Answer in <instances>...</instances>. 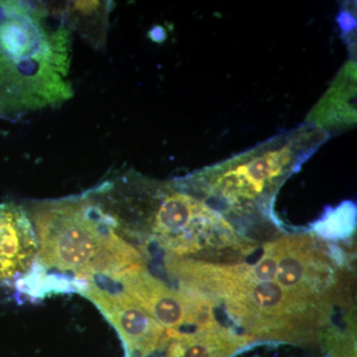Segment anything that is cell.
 Instances as JSON below:
<instances>
[{"label": "cell", "mask_w": 357, "mask_h": 357, "mask_svg": "<svg viewBox=\"0 0 357 357\" xmlns=\"http://www.w3.org/2000/svg\"><path fill=\"white\" fill-rule=\"evenodd\" d=\"M258 259L229 263L168 257L182 290L225 307L252 340L310 344L340 301L342 274L328 249L310 236L268 241Z\"/></svg>", "instance_id": "1"}, {"label": "cell", "mask_w": 357, "mask_h": 357, "mask_svg": "<svg viewBox=\"0 0 357 357\" xmlns=\"http://www.w3.org/2000/svg\"><path fill=\"white\" fill-rule=\"evenodd\" d=\"M93 192L119 220L122 234L146 236L170 257L236 262L256 246L175 180L162 182L128 171Z\"/></svg>", "instance_id": "2"}, {"label": "cell", "mask_w": 357, "mask_h": 357, "mask_svg": "<svg viewBox=\"0 0 357 357\" xmlns=\"http://www.w3.org/2000/svg\"><path fill=\"white\" fill-rule=\"evenodd\" d=\"M72 36L52 2L0 0V119L17 121L74 96Z\"/></svg>", "instance_id": "3"}, {"label": "cell", "mask_w": 357, "mask_h": 357, "mask_svg": "<svg viewBox=\"0 0 357 357\" xmlns=\"http://www.w3.org/2000/svg\"><path fill=\"white\" fill-rule=\"evenodd\" d=\"M328 138L325 129L304 123L175 181L231 225L275 223L272 204L277 192Z\"/></svg>", "instance_id": "4"}, {"label": "cell", "mask_w": 357, "mask_h": 357, "mask_svg": "<svg viewBox=\"0 0 357 357\" xmlns=\"http://www.w3.org/2000/svg\"><path fill=\"white\" fill-rule=\"evenodd\" d=\"M44 267L79 280L109 276L143 264L139 251L121 236L119 220L93 192L33 202L26 208Z\"/></svg>", "instance_id": "5"}, {"label": "cell", "mask_w": 357, "mask_h": 357, "mask_svg": "<svg viewBox=\"0 0 357 357\" xmlns=\"http://www.w3.org/2000/svg\"><path fill=\"white\" fill-rule=\"evenodd\" d=\"M107 277L144 307L169 337L218 321L208 303L185 291L174 290L150 274L144 264Z\"/></svg>", "instance_id": "6"}, {"label": "cell", "mask_w": 357, "mask_h": 357, "mask_svg": "<svg viewBox=\"0 0 357 357\" xmlns=\"http://www.w3.org/2000/svg\"><path fill=\"white\" fill-rule=\"evenodd\" d=\"M81 291L121 335L126 357H151L168 344L165 328L109 277H91Z\"/></svg>", "instance_id": "7"}, {"label": "cell", "mask_w": 357, "mask_h": 357, "mask_svg": "<svg viewBox=\"0 0 357 357\" xmlns=\"http://www.w3.org/2000/svg\"><path fill=\"white\" fill-rule=\"evenodd\" d=\"M38 251V238L25 206L0 204V284L24 277Z\"/></svg>", "instance_id": "8"}, {"label": "cell", "mask_w": 357, "mask_h": 357, "mask_svg": "<svg viewBox=\"0 0 357 357\" xmlns=\"http://www.w3.org/2000/svg\"><path fill=\"white\" fill-rule=\"evenodd\" d=\"M248 344L245 337L217 321L169 337L166 352L174 357H231Z\"/></svg>", "instance_id": "9"}, {"label": "cell", "mask_w": 357, "mask_h": 357, "mask_svg": "<svg viewBox=\"0 0 357 357\" xmlns=\"http://www.w3.org/2000/svg\"><path fill=\"white\" fill-rule=\"evenodd\" d=\"M114 2L103 0L67 1L53 4L70 32L77 33L96 50L107 44L109 14Z\"/></svg>", "instance_id": "10"}, {"label": "cell", "mask_w": 357, "mask_h": 357, "mask_svg": "<svg viewBox=\"0 0 357 357\" xmlns=\"http://www.w3.org/2000/svg\"><path fill=\"white\" fill-rule=\"evenodd\" d=\"M356 206L344 203L335 210L328 211L325 217L314 225V230L324 238L338 241L351 236L356 230Z\"/></svg>", "instance_id": "11"}, {"label": "cell", "mask_w": 357, "mask_h": 357, "mask_svg": "<svg viewBox=\"0 0 357 357\" xmlns=\"http://www.w3.org/2000/svg\"><path fill=\"white\" fill-rule=\"evenodd\" d=\"M326 349L330 357H356V328H349V332L326 335Z\"/></svg>", "instance_id": "12"}]
</instances>
